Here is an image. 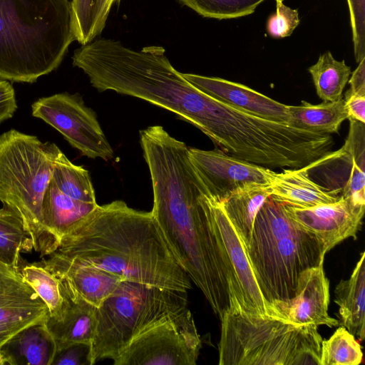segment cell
Listing matches in <instances>:
<instances>
[{
	"label": "cell",
	"instance_id": "1",
	"mask_svg": "<svg viewBox=\"0 0 365 365\" xmlns=\"http://www.w3.org/2000/svg\"><path fill=\"white\" fill-rule=\"evenodd\" d=\"M151 211L180 265L221 319L230 306L227 272L212 228L204 189L182 148L158 152L147 160Z\"/></svg>",
	"mask_w": 365,
	"mask_h": 365
},
{
	"label": "cell",
	"instance_id": "2",
	"mask_svg": "<svg viewBox=\"0 0 365 365\" xmlns=\"http://www.w3.org/2000/svg\"><path fill=\"white\" fill-rule=\"evenodd\" d=\"M52 253L123 280L182 292L192 288L151 211L134 210L122 200L98 205Z\"/></svg>",
	"mask_w": 365,
	"mask_h": 365
},
{
	"label": "cell",
	"instance_id": "3",
	"mask_svg": "<svg viewBox=\"0 0 365 365\" xmlns=\"http://www.w3.org/2000/svg\"><path fill=\"white\" fill-rule=\"evenodd\" d=\"M76 41L71 1L0 0V78L34 83Z\"/></svg>",
	"mask_w": 365,
	"mask_h": 365
},
{
	"label": "cell",
	"instance_id": "4",
	"mask_svg": "<svg viewBox=\"0 0 365 365\" xmlns=\"http://www.w3.org/2000/svg\"><path fill=\"white\" fill-rule=\"evenodd\" d=\"M246 250L269 304L292 298L301 273L323 264L327 253L323 243L291 219L283 203L270 197L256 215Z\"/></svg>",
	"mask_w": 365,
	"mask_h": 365
},
{
	"label": "cell",
	"instance_id": "5",
	"mask_svg": "<svg viewBox=\"0 0 365 365\" xmlns=\"http://www.w3.org/2000/svg\"><path fill=\"white\" fill-rule=\"evenodd\" d=\"M62 153L55 143L15 129L0 135V201L21 219L42 258L60 245L44 225L42 201Z\"/></svg>",
	"mask_w": 365,
	"mask_h": 365
},
{
	"label": "cell",
	"instance_id": "6",
	"mask_svg": "<svg viewBox=\"0 0 365 365\" xmlns=\"http://www.w3.org/2000/svg\"><path fill=\"white\" fill-rule=\"evenodd\" d=\"M220 365H319L322 338L313 324H297L230 306L222 317Z\"/></svg>",
	"mask_w": 365,
	"mask_h": 365
},
{
	"label": "cell",
	"instance_id": "7",
	"mask_svg": "<svg viewBox=\"0 0 365 365\" xmlns=\"http://www.w3.org/2000/svg\"><path fill=\"white\" fill-rule=\"evenodd\" d=\"M187 309V292L123 280L96 309L92 365L114 360L140 333Z\"/></svg>",
	"mask_w": 365,
	"mask_h": 365
},
{
	"label": "cell",
	"instance_id": "8",
	"mask_svg": "<svg viewBox=\"0 0 365 365\" xmlns=\"http://www.w3.org/2000/svg\"><path fill=\"white\" fill-rule=\"evenodd\" d=\"M201 346L186 309L140 333L113 361L115 365H195Z\"/></svg>",
	"mask_w": 365,
	"mask_h": 365
},
{
	"label": "cell",
	"instance_id": "9",
	"mask_svg": "<svg viewBox=\"0 0 365 365\" xmlns=\"http://www.w3.org/2000/svg\"><path fill=\"white\" fill-rule=\"evenodd\" d=\"M32 115L58 130L68 143L90 158L109 160L113 150L97 120L78 94L61 93L43 97L32 106Z\"/></svg>",
	"mask_w": 365,
	"mask_h": 365
},
{
	"label": "cell",
	"instance_id": "10",
	"mask_svg": "<svg viewBox=\"0 0 365 365\" xmlns=\"http://www.w3.org/2000/svg\"><path fill=\"white\" fill-rule=\"evenodd\" d=\"M210 220L227 272L230 304L242 310L269 315V303L257 282L247 250L225 213L221 202L206 193Z\"/></svg>",
	"mask_w": 365,
	"mask_h": 365
},
{
	"label": "cell",
	"instance_id": "11",
	"mask_svg": "<svg viewBox=\"0 0 365 365\" xmlns=\"http://www.w3.org/2000/svg\"><path fill=\"white\" fill-rule=\"evenodd\" d=\"M188 155L207 194L219 202L242 187L269 186L276 173L220 149L205 150L188 147Z\"/></svg>",
	"mask_w": 365,
	"mask_h": 365
},
{
	"label": "cell",
	"instance_id": "12",
	"mask_svg": "<svg viewBox=\"0 0 365 365\" xmlns=\"http://www.w3.org/2000/svg\"><path fill=\"white\" fill-rule=\"evenodd\" d=\"M46 304L22 278L19 269L0 260V348L23 329L46 322Z\"/></svg>",
	"mask_w": 365,
	"mask_h": 365
},
{
	"label": "cell",
	"instance_id": "13",
	"mask_svg": "<svg viewBox=\"0 0 365 365\" xmlns=\"http://www.w3.org/2000/svg\"><path fill=\"white\" fill-rule=\"evenodd\" d=\"M284 209L291 219L314 234L327 252L344 240L356 238L365 207L358 206L349 199L341 197L334 202L305 208L284 204Z\"/></svg>",
	"mask_w": 365,
	"mask_h": 365
},
{
	"label": "cell",
	"instance_id": "14",
	"mask_svg": "<svg viewBox=\"0 0 365 365\" xmlns=\"http://www.w3.org/2000/svg\"><path fill=\"white\" fill-rule=\"evenodd\" d=\"M329 282L323 264L309 268L299 277L294 297L269 304V315L297 324L339 326L328 314Z\"/></svg>",
	"mask_w": 365,
	"mask_h": 365
},
{
	"label": "cell",
	"instance_id": "15",
	"mask_svg": "<svg viewBox=\"0 0 365 365\" xmlns=\"http://www.w3.org/2000/svg\"><path fill=\"white\" fill-rule=\"evenodd\" d=\"M199 90L236 109L273 121L288 123L287 106L245 85L221 78L182 73Z\"/></svg>",
	"mask_w": 365,
	"mask_h": 365
},
{
	"label": "cell",
	"instance_id": "16",
	"mask_svg": "<svg viewBox=\"0 0 365 365\" xmlns=\"http://www.w3.org/2000/svg\"><path fill=\"white\" fill-rule=\"evenodd\" d=\"M63 302L60 314L45 322L57 351L77 343L91 344L96 327V309L58 279ZM56 351V352H57Z\"/></svg>",
	"mask_w": 365,
	"mask_h": 365
},
{
	"label": "cell",
	"instance_id": "17",
	"mask_svg": "<svg viewBox=\"0 0 365 365\" xmlns=\"http://www.w3.org/2000/svg\"><path fill=\"white\" fill-rule=\"evenodd\" d=\"M39 263L85 301L98 308L123 279L113 273L94 267L61 258L53 253Z\"/></svg>",
	"mask_w": 365,
	"mask_h": 365
},
{
	"label": "cell",
	"instance_id": "18",
	"mask_svg": "<svg viewBox=\"0 0 365 365\" xmlns=\"http://www.w3.org/2000/svg\"><path fill=\"white\" fill-rule=\"evenodd\" d=\"M269 189L272 199L303 208L334 202L341 197L339 192L315 182L305 167L285 168L279 173H276Z\"/></svg>",
	"mask_w": 365,
	"mask_h": 365
},
{
	"label": "cell",
	"instance_id": "19",
	"mask_svg": "<svg viewBox=\"0 0 365 365\" xmlns=\"http://www.w3.org/2000/svg\"><path fill=\"white\" fill-rule=\"evenodd\" d=\"M56 344L45 322L30 325L0 348V365H51Z\"/></svg>",
	"mask_w": 365,
	"mask_h": 365
},
{
	"label": "cell",
	"instance_id": "20",
	"mask_svg": "<svg viewBox=\"0 0 365 365\" xmlns=\"http://www.w3.org/2000/svg\"><path fill=\"white\" fill-rule=\"evenodd\" d=\"M365 252L361 254L351 277L341 279L334 291L339 324L359 341L365 337Z\"/></svg>",
	"mask_w": 365,
	"mask_h": 365
},
{
	"label": "cell",
	"instance_id": "21",
	"mask_svg": "<svg viewBox=\"0 0 365 365\" xmlns=\"http://www.w3.org/2000/svg\"><path fill=\"white\" fill-rule=\"evenodd\" d=\"M76 200L60 190L50 180L42 201V215L48 231L59 242L98 206Z\"/></svg>",
	"mask_w": 365,
	"mask_h": 365
},
{
	"label": "cell",
	"instance_id": "22",
	"mask_svg": "<svg viewBox=\"0 0 365 365\" xmlns=\"http://www.w3.org/2000/svg\"><path fill=\"white\" fill-rule=\"evenodd\" d=\"M289 125L312 133H338L341 123L348 119L343 98L314 105L304 101L298 106H287Z\"/></svg>",
	"mask_w": 365,
	"mask_h": 365
},
{
	"label": "cell",
	"instance_id": "23",
	"mask_svg": "<svg viewBox=\"0 0 365 365\" xmlns=\"http://www.w3.org/2000/svg\"><path fill=\"white\" fill-rule=\"evenodd\" d=\"M270 194L269 186L250 185L235 191L220 202L246 248L251 239L256 215Z\"/></svg>",
	"mask_w": 365,
	"mask_h": 365
},
{
	"label": "cell",
	"instance_id": "24",
	"mask_svg": "<svg viewBox=\"0 0 365 365\" xmlns=\"http://www.w3.org/2000/svg\"><path fill=\"white\" fill-rule=\"evenodd\" d=\"M317 94L324 102L337 101L349 81L351 67L344 60H336L330 51L320 55L317 61L308 68Z\"/></svg>",
	"mask_w": 365,
	"mask_h": 365
},
{
	"label": "cell",
	"instance_id": "25",
	"mask_svg": "<svg viewBox=\"0 0 365 365\" xmlns=\"http://www.w3.org/2000/svg\"><path fill=\"white\" fill-rule=\"evenodd\" d=\"M33 249L32 240L21 219L3 205L0 208V260L19 269L21 253Z\"/></svg>",
	"mask_w": 365,
	"mask_h": 365
},
{
	"label": "cell",
	"instance_id": "26",
	"mask_svg": "<svg viewBox=\"0 0 365 365\" xmlns=\"http://www.w3.org/2000/svg\"><path fill=\"white\" fill-rule=\"evenodd\" d=\"M75 40L85 45L103 31L110 10L107 0H71Z\"/></svg>",
	"mask_w": 365,
	"mask_h": 365
},
{
	"label": "cell",
	"instance_id": "27",
	"mask_svg": "<svg viewBox=\"0 0 365 365\" xmlns=\"http://www.w3.org/2000/svg\"><path fill=\"white\" fill-rule=\"evenodd\" d=\"M51 180L56 186L71 197L88 203H96L89 172L71 163L63 153L54 167Z\"/></svg>",
	"mask_w": 365,
	"mask_h": 365
},
{
	"label": "cell",
	"instance_id": "28",
	"mask_svg": "<svg viewBox=\"0 0 365 365\" xmlns=\"http://www.w3.org/2000/svg\"><path fill=\"white\" fill-rule=\"evenodd\" d=\"M19 270L23 279L46 304L49 317H57L63 302L58 278L40 264H20Z\"/></svg>",
	"mask_w": 365,
	"mask_h": 365
},
{
	"label": "cell",
	"instance_id": "29",
	"mask_svg": "<svg viewBox=\"0 0 365 365\" xmlns=\"http://www.w3.org/2000/svg\"><path fill=\"white\" fill-rule=\"evenodd\" d=\"M362 359L360 344L342 326L328 339L322 341L319 365H358Z\"/></svg>",
	"mask_w": 365,
	"mask_h": 365
},
{
	"label": "cell",
	"instance_id": "30",
	"mask_svg": "<svg viewBox=\"0 0 365 365\" xmlns=\"http://www.w3.org/2000/svg\"><path fill=\"white\" fill-rule=\"evenodd\" d=\"M199 15L216 19H230L252 14L266 0H177Z\"/></svg>",
	"mask_w": 365,
	"mask_h": 365
},
{
	"label": "cell",
	"instance_id": "31",
	"mask_svg": "<svg viewBox=\"0 0 365 365\" xmlns=\"http://www.w3.org/2000/svg\"><path fill=\"white\" fill-rule=\"evenodd\" d=\"M299 22L297 9L286 6L283 0H276V11L267 19V32L274 38L287 37L291 36Z\"/></svg>",
	"mask_w": 365,
	"mask_h": 365
},
{
	"label": "cell",
	"instance_id": "32",
	"mask_svg": "<svg viewBox=\"0 0 365 365\" xmlns=\"http://www.w3.org/2000/svg\"><path fill=\"white\" fill-rule=\"evenodd\" d=\"M351 154V169L341 195V197L349 199L354 204L365 207V156Z\"/></svg>",
	"mask_w": 365,
	"mask_h": 365
},
{
	"label": "cell",
	"instance_id": "33",
	"mask_svg": "<svg viewBox=\"0 0 365 365\" xmlns=\"http://www.w3.org/2000/svg\"><path fill=\"white\" fill-rule=\"evenodd\" d=\"M354 43V57L357 63L365 58V0H346Z\"/></svg>",
	"mask_w": 365,
	"mask_h": 365
},
{
	"label": "cell",
	"instance_id": "34",
	"mask_svg": "<svg viewBox=\"0 0 365 365\" xmlns=\"http://www.w3.org/2000/svg\"><path fill=\"white\" fill-rule=\"evenodd\" d=\"M51 365H92L91 344L77 343L57 351Z\"/></svg>",
	"mask_w": 365,
	"mask_h": 365
},
{
	"label": "cell",
	"instance_id": "35",
	"mask_svg": "<svg viewBox=\"0 0 365 365\" xmlns=\"http://www.w3.org/2000/svg\"><path fill=\"white\" fill-rule=\"evenodd\" d=\"M17 109L15 91L6 80L0 78V123L12 118Z\"/></svg>",
	"mask_w": 365,
	"mask_h": 365
},
{
	"label": "cell",
	"instance_id": "36",
	"mask_svg": "<svg viewBox=\"0 0 365 365\" xmlns=\"http://www.w3.org/2000/svg\"><path fill=\"white\" fill-rule=\"evenodd\" d=\"M345 107L348 119H352L360 123H365V95L345 93Z\"/></svg>",
	"mask_w": 365,
	"mask_h": 365
},
{
	"label": "cell",
	"instance_id": "37",
	"mask_svg": "<svg viewBox=\"0 0 365 365\" xmlns=\"http://www.w3.org/2000/svg\"><path fill=\"white\" fill-rule=\"evenodd\" d=\"M348 83L350 85L347 91L351 93L365 95V58L358 63Z\"/></svg>",
	"mask_w": 365,
	"mask_h": 365
},
{
	"label": "cell",
	"instance_id": "38",
	"mask_svg": "<svg viewBox=\"0 0 365 365\" xmlns=\"http://www.w3.org/2000/svg\"><path fill=\"white\" fill-rule=\"evenodd\" d=\"M120 0H107V5L108 9L110 10L113 6L119 2Z\"/></svg>",
	"mask_w": 365,
	"mask_h": 365
}]
</instances>
